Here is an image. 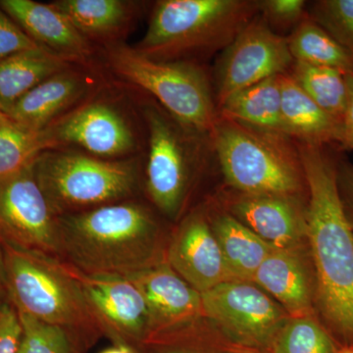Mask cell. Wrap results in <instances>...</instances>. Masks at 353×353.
I'll return each mask as SVG.
<instances>
[{
  "label": "cell",
  "instance_id": "obj_1",
  "mask_svg": "<svg viewBox=\"0 0 353 353\" xmlns=\"http://www.w3.org/2000/svg\"><path fill=\"white\" fill-rule=\"evenodd\" d=\"M306 185L315 313L340 347H353V230L339 194L338 160L327 145L296 143Z\"/></svg>",
  "mask_w": 353,
  "mask_h": 353
},
{
  "label": "cell",
  "instance_id": "obj_2",
  "mask_svg": "<svg viewBox=\"0 0 353 353\" xmlns=\"http://www.w3.org/2000/svg\"><path fill=\"white\" fill-rule=\"evenodd\" d=\"M58 224L64 262L87 275L129 278L167 261L169 236L139 202L60 216Z\"/></svg>",
  "mask_w": 353,
  "mask_h": 353
},
{
  "label": "cell",
  "instance_id": "obj_3",
  "mask_svg": "<svg viewBox=\"0 0 353 353\" xmlns=\"http://www.w3.org/2000/svg\"><path fill=\"white\" fill-rule=\"evenodd\" d=\"M2 245L7 296L18 313L62 330L78 353L105 336L66 262Z\"/></svg>",
  "mask_w": 353,
  "mask_h": 353
},
{
  "label": "cell",
  "instance_id": "obj_4",
  "mask_svg": "<svg viewBox=\"0 0 353 353\" xmlns=\"http://www.w3.org/2000/svg\"><path fill=\"white\" fill-rule=\"evenodd\" d=\"M259 13L250 0H161L134 48L157 61L194 63L224 50Z\"/></svg>",
  "mask_w": 353,
  "mask_h": 353
},
{
  "label": "cell",
  "instance_id": "obj_5",
  "mask_svg": "<svg viewBox=\"0 0 353 353\" xmlns=\"http://www.w3.org/2000/svg\"><path fill=\"white\" fill-rule=\"evenodd\" d=\"M210 139L234 192L307 199L303 163L289 137L220 117Z\"/></svg>",
  "mask_w": 353,
  "mask_h": 353
},
{
  "label": "cell",
  "instance_id": "obj_6",
  "mask_svg": "<svg viewBox=\"0 0 353 353\" xmlns=\"http://www.w3.org/2000/svg\"><path fill=\"white\" fill-rule=\"evenodd\" d=\"M34 173L57 217L128 201L138 185L134 162L78 152L46 150Z\"/></svg>",
  "mask_w": 353,
  "mask_h": 353
},
{
  "label": "cell",
  "instance_id": "obj_7",
  "mask_svg": "<svg viewBox=\"0 0 353 353\" xmlns=\"http://www.w3.org/2000/svg\"><path fill=\"white\" fill-rule=\"evenodd\" d=\"M108 59L114 73L152 94L174 119L210 137L220 115L201 67L190 62L157 61L120 43L108 46Z\"/></svg>",
  "mask_w": 353,
  "mask_h": 353
},
{
  "label": "cell",
  "instance_id": "obj_8",
  "mask_svg": "<svg viewBox=\"0 0 353 353\" xmlns=\"http://www.w3.org/2000/svg\"><path fill=\"white\" fill-rule=\"evenodd\" d=\"M150 152L145 187L155 208L170 219L182 212L199 166L204 138L160 109L145 110Z\"/></svg>",
  "mask_w": 353,
  "mask_h": 353
},
{
  "label": "cell",
  "instance_id": "obj_9",
  "mask_svg": "<svg viewBox=\"0 0 353 353\" xmlns=\"http://www.w3.org/2000/svg\"><path fill=\"white\" fill-rule=\"evenodd\" d=\"M202 311L234 343L268 352L290 316L265 290L230 281L201 292Z\"/></svg>",
  "mask_w": 353,
  "mask_h": 353
},
{
  "label": "cell",
  "instance_id": "obj_10",
  "mask_svg": "<svg viewBox=\"0 0 353 353\" xmlns=\"http://www.w3.org/2000/svg\"><path fill=\"white\" fill-rule=\"evenodd\" d=\"M0 241L64 262L58 217L34 173V165L0 180Z\"/></svg>",
  "mask_w": 353,
  "mask_h": 353
},
{
  "label": "cell",
  "instance_id": "obj_11",
  "mask_svg": "<svg viewBox=\"0 0 353 353\" xmlns=\"http://www.w3.org/2000/svg\"><path fill=\"white\" fill-rule=\"evenodd\" d=\"M294 63L288 38L275 32L257 14L222 51L216 62L217 108L243 88L289 73Z\"/></svg>",
  "mask_w": 353,
  "mask_h": 353
},
{
  "label": "cell",
  "instance_id": "obj_12",
  "mask_svg": "<svg viewBox=\"0 0 353 353\" xmlns=\"http://www.w3.org/2000/svg\"><path fill=\"white\" fill-rule=\"evenodd\" d=\"M88 305L113 345L138 350L152 332L145 299L127 278L90 276L67 263Z\"/></svg>",
  "mask_w": 353,
  "mask_h": 353
},
{
  "label": "cell",
  "instance_id": "obj_13",
  "mask_svg": "<svg viewBox=\"0 0 353 353\" xmlns=\"http://www.w3.org/2000/svg\"><path fill=\"white\" fill-rule=\"evenodd\" d=\"M44 130L54 146L75 145L103 159L116 160L136 148V137L124 116L103 102L74 109Z\"/></svg>",
  "mask_w": 353,
  "mask_h": 353
},
{
  "label": "cell",
  "instance_id": "obj_14",
  "mask_svg": "<svg viewBox=\"0 0 353 353\" xmlns=\"http://www.w3.org/2000/svg\"><path fill=\"white\" fill-rule=\"evenodd\" d=\"M306 202L299 197L234 190L223 197L224 211L275 248L308 245Z\"/></svg>",
  "mask_w": 353,
  "mask_h": 353
},
{
  "label": "cell",
  "instance_id": "obj_15",
  "mask_svg": "<svg viewBox=\"0 0 353 353\" xmlns=\"http://www.w3.org/2000/svg\"><path fill=\"white\" fill-rule=\"evenodd\" d=\"M166 259L171 268L201 294L232 281L208 209L194 211L183 218L169 236Z\"/></svg>",
  "mask_w": 353,
  "mask_h": 353
},
{
  "label": "cell",
  "instance_id": "obj_16",
  "mask_svg": "<svg viewBox=\"0 0 353 353\" xmlns=\"http://www.w3.org/2000/svg\"><path fill=\"white\" fill-rule=\"evenodd\" d=\"M253 283L273 297L290 317L316 314V278L309 245L274 248Z\"/></svg>",
  "mask_w": 353,
  "mask_h": 353
},
{
  "label": "cell",
  "instance_id": "obj_17",
  "mask_svg": "<svg viewBox=\"0 0 353 353\" xmlns=\"http://www.w3.org/2000/svg\"><path fill=\"white\" fill-rule=\"evenodd\" d=\"M127 279L145 299L150 334L203 316L201 292L183 280L167 261Z\"/></svg>",
  "mask_w": 353,
  "mask_h": 353
},
{
  "label": "cell",
  "instance_id": "obj_18",
  "mask_svg": "<svg viewBox=\"0 0 353 353\" xmlns=\"http://www.w3.org/2000/svg\"><path fill=\"white\" fill-rule=\"evenodd\" d=\"M0 6L34 43L70 63H85L92 54V43L52 4L1 0Z\"/></svg>",
  "mask_w": 353,
  "mask_h": 353
},
{
  "label": "cell",
  "instance_id": "obj_19",
  "mask_svg": "<svg viewBox=\"0 0 353 353\" xmlns=\"http://www.w3.org/2000/svg\"><path fill=\"white\" fill-rule=\"evenodd\" d=\"M88 85L87 77L65 70L30 90L6 115L18 124L41 131L75 104L87 92Z\"/></svg>",
  "mask_w": 353,
  "mask_h": 353
},
{
  "label": "cell",
  "instance_id": "obj_20",
  "mask_svg": "<svg viewBox=\"0 0 353 353\" xmlns=\"http://www.w3.org/2000/svg\"><path fill=\"white\" fill-rule=\"evenodd\" d=\"M285 134L299 143L340 145L343 125L318 106L289 73L281 76Z\"/></svg>",
  "mask_w": 353,
  "mask_h": 353
},
{
  "label": "cell",
  "instance_id": "obj_21",
  "mask_svg": "<svg viewBox=\"0 0 353 353\" xmlns=\"http://www.w3.org/2000/svg\"><path fill=\"white\" fill-rule=\"evenodd\" d=\"M211 228L232 281L253 283L260 265L274 250L226 211L211 214Z\"/></svg>",
  "mask_w": 353,
  "mask_h": 353
},
{
  "label": "cell",
  "instance_id": "obj_22",
  "mask_svg": "<svg viewBox=\"0 0 353 353\" xmlns=\"http://www.w3.org/2000/svg\"><path fill=\"white\" fill-rule=\"evenodd\" d=\"M138 353H260L234 343L204 316L153 332Z\"/></svg>",
  "mask_w": 353,
  "mask_h": 353
},
{
  "label": "cell",
  "instance_id": "obj_23",
  "mask_svg": "<svg viewBox=\"0 0 353 353\" xmlns=\"http://www.w3.org/2000/svg\"><path fill=\"white\" fill-rule=\"evenodd\" d=\"M69 68L70 62L43 48L0 60V113L6 115L32 88Z\"/></svg>",
  "mask_w": 353,
  "mask_h": 353
},
{
  "label": "cell",
  "instance_id": "obj_24",
  "mask_svg": "<svg viewBox=\"0 0 353 353\" xmlns=\"http://www.w3.org/2000/svg\"><path fill=\"white\" fill-rule=\"evenodd\" d=\"M281 76L271 77L228 97L218 108L220 117L262 131L285 134Z\"/></svg>",
  "mask_w": 353,
  "mask_h": 353
},
{
  "label": "cell",
  "instance_id": "obj_25",
  "mask_svg": "<svg viewBox=\"0 0 353 353\" xmlns=\"http://www.w3.org/2000/svg\"><path fill=\"white\" fill-rule=\"evenodd\" d=\"M51 4L90 43H115L134 15L132 2L123 0H58Z\"/></svg>",
  "mask_w": 353,
  "mask_h": 353
},
{
  "label": "cell",
  "instance_id": "obj_26",
  "mask_svg": "<svg viewBox=\"0 0 353 353\" xmlns=\"http://www.w3.org/2000/svg\"><path fill=\"white\" fill-rule=\"evenodd\" d=\"M288 43L294 61L328 67L345 75H353V58L328 32L305 18L290 37Z\"/></svg>",
  "mask_w": 353,
  "mask_h": 353
},
{
  "label": "cell",
  "instance_id": "obj_27",
  "mask_svg": "<svg viewBox=\"0 0 353 353\" xmlns=\"http://www.w3.org/2000/svg\"><path fill=\"white\" fill-rule=\"evenodd\" d=\"M53 148L46 130L30 129L4 114L0 119V180L30 168L41 153Z\"/></svg>",
  "mask_w": 353,
  "mask_h": 353
},
{
  "label": "cell",
  "instance_id": "obj_28",
  "mask_svg": "<svg viewBox=\"0 0 353 353\" xmlns=\"http://www.w3.org/2000/svg\"><path fill=\"white\" fill-rule=\"evenodd\" d=\"M289 74L318 106L343 125L348 99L345 74L299 61H294Z\"/></svg>",
  "mask_w": 353,
  "mask_h": 353
},
{
  "label": "cell",
  "instance_id": "obj_29",
  "mask_svg": "<svg viewBox=\"0 0 353 353\" xmlns=\"http://www.w3.org/2000/svg\"><path fill=\"white\" fill-rule=\"evenodd\" d=\"M341 347L316 314L290 317L268 353H336Z\"/></svg>",
  "mask_w": 353,
  "mask_h": 353
},
{
  "label": "cell",
  "instance_id": "obj_30",
  "mask_svg": "<svg viewBox=\"0 0 353 353\" xmlns=\"http://www.w3.org/2000/svg\"><path fill=\"white\" fill-rule=\"evenodd\" d=\"M307 14L353 58V0H319Z\"/></svg>",
  "mask_w": 353,
  "mask_h": 353
},
{
  "label": "cell",
  "instance_id": "obj_31",
  "mask_svg": "<svg viewBox=\"0 0 353 353\" xmlns=\"http://www.w3.org/2000/svg\"><path fill=\"white\" fill-rule=\"evenodd\" d=\"M19 314L22 336L18 353H78L62 330Z\"/></svg>",
  "mask_w": 353,
  "mask_h": 353
},
{
  "label": "cell",
  "instance_id": "obj_32",
  "mask_svg": "<svg viewBox=\"0 0 353 353\" xmlns=\"http://www.w3.org/2000/svg\"><path fill=\"white\" fill-rule=\"evenodd\" d=\"M257 6L259 15L272 30L277 28L294 31L307 17V4L304 0H260Z\"/></svg>",
  "mask_w": 353,
  "mask_h": 353
},
{
  "label": "cell",
  "instance_id": "obj_33",
  "mask_svg": "<svg viewBox=\"0 0 353 353\" xmlns=\"http://www.w3.org/2000/svg\"><path fill=\"white\" fill-rule=\"evenodd\" d=\"M41 48L0 6V60L22 51Z\"/></svg>",
  "mask_w": 353,
  "mask_h": 353
},
{
  "label": "cell",
  "instance_id": "obj_34",
  "mask_svg": "<svg viewBox=\"0 0 353 353\" xmlns=\"http://www.w3.org/2000/svg\"><path fill=\"white\" fill-rule=\"evenodd\" d=\"M21 336L19 314L8 299L0 305V353H18Z\"/></svg>",
  "mask_w": 353,
  "mask_h": 353
},
{
  "label": "cell",
  "instance_id": "obj_35",
  "mask_svg": "<svg viewBox=\"0 0 353 353\" xmlns=\"http://www.w3.org/2000/svg\"><path fill=\"white\" fill-rule=\"evenodd\" d=\"M339 194L350 227L353 230V165L347 161L338 162L336 172Z\"/></svg>",
  "mask_w": 353,
  "mask_h": 353
},
{
  "label": "cell",
  "instance_id": "obj_36",
  "mask_svg": "<svg viewBox=\"0 0 353 353\" xmlns=\"http://www.w3.org/2000/svg\"><path fill=\"white\" fill-rule=\"evenodd\" d=\"M345 78L348 88V99L339 148L345 150H353V75H345Z\"/></svg>",
  "mask_w": 353,
  "mask_h": 353
},
{
  "label": "cell",
  "instance_id": "obj_37",
  "mask_svg": "<svg viewBox=\"0 0 353 353\" xmlns=\"http://www.w3.org/2000/svg\"><path fill=\"white\" fill-rule=\"evenodd\" d=\"M101 353H138L136 350L123 345H113V347L102 350Z\"/></svg>",
  "mask_w": 353,
  "mask_h": 353
},
{
  "label": "cell",
  "instance_id": "obj_38",
  "mask_svg": "<svg viewBox=\"0 0 353 353\" xmlns=\"http://www.w3.org/2000/svg\"><path fill=\"white\" fill-rule=\"evenodd\" d=\"M0 284L6 287V259H4L3 245L0 241Z\"/></svg>",
  "mask_w": 353,
  "mask_h": 353
},
{
  "label": "cell",
  "instance_id": "obj_39",
  "mask_svg": "<svg viewBox=\"0 0 353 353\" xmlns=\"http://www.w3.org/2000/svg\"><path fill=\"white\" fill-rule=\"evenodd\" d=\"M8 301V296H7V292L6 287L3 285L0 284V305L2 303H6V301Z\"/></svg>",
  "mask_w": 353,
  "mask_h": 353
},
{
  "label": "cell",
  "instance_id": "obj_40",
  "mask_svg": "<svg viewBox=\"0 0 353 353\" xmlns=\"http://www.w3.org/2000/svg\"><path fill=\"white\" fill-rule=\"evenodd\" d=\"M336 353H353V347H341Z\"/></svg>",
  "mask_w": 353,
  "mask_h": 353
},
{
  "label": "cell",
  "instance_id": "obj_41",
  "mask_svg": "<svg viewBox=\"0 0 353 353\" xmlns=\"http://www.w3.org/2000/svg\"><path fill=\"white\" fill-rule=\"evenodd\" d=\"M4 114L0 113V119H1L2 117H3Z\"/></svg>",
  "mask_w": 353,
  "mask_h": 353
},
{
  "label": "cell",
  "instance_id": "obj_42",
  "mask_svg": "<svg viewBox=\"0 0 353 353\" xmlns=\"http://www.w3.org/2000/svg\"><path fill=\"white\" fill-rule=\"evenodd\" d=\"M260 353H268V352H260Z\"/></svg>",
  "mask_w": 353,
  "mask_h": 353
}]
</instances>
